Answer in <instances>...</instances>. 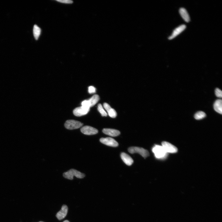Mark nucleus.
<instances>
[{"label":"nucleus","mask_w":222,"mask_h":222,"mask_svg":"<svg viewBox=\"0 0 222 222\" xmlns=\"http://www.w3.org/2000/svg\"><path fill=\"white\" fill-rule=\"evenodd\" d=\"M43 222V221H40V222Z\"/></svg>","instance_id":"25"},{"label":"nucleus","mask_w":222,"mask_h":222,"mask_svg":"<svg viewBox=\"0 0 222 222\" xmlns=\"http://www.w3.org/2000/svg\"><path fill=\"white\" fill-rule=\"evenodd\" d=\"M83 125V123L80 122L73 120H68L65 124L66 129L72 130L79 129Z\"/></svg>","instance_id":"3"},{"label":"nucleus","mask_w":222,"mask_h":222,"mask_svg":"<svg viewBox=\"0 0 222 222\" xmlns=\"http://www.w3.org/2000/svg\"><path fill=\"white\" fill-rule=\"evenodd\" d=\"M81 131L83 134L87 135H95L98 132V130L95 128L88 126L82 127L81 129Z\"/></svg>","instance_id":"6"},{"label":"nucleus","mask_w":222,"mask_h":222,"mask_svg":"<svg viewBox=\"0 0 222 222\" xmlns=\"http://www.w3.org/2000/svg\"><path fill=\"white\" fill-rule=\"evenodd\" d=\"M68 211V208L66 205H64L62 207L61 210L58 213L56 217L58 219L60 220L63 219L66 216Z\"/></svg>","instance_id":"10"},{"label":"nucleus","mask_w":222,"mask_h":222,"mask_svg":"<svg viewBox=\"0 0 222 222\" xmlns=\"http://www.w3.org/2000/svg\"><path fill=\"white\" fill-rule=\"evenodd\" d=\"M215 94L216 96L219 97H222V91L220 89L217 88L215 89Z\"/></svg>","instance_id":"21"},{"label":"nucleus","mask_w":222,"mask_h":222,"mask_svg":"<svg viewBox=\"0 0 222 222\" xmlns=\"http://www.w3.org/2000/svg\"><path fill=\"white\" fill-rule=\"evenodd\" d=\"M104 108L108 112L109 116L112 118H115L117 116V114L114 109L111 107L110 105L107 103H105L104 104Z\"/></svg>","instance_id":"11"},{"label":"nucleus","mask_w":222,"mask_h":222,"mask_svg":"<svg viewBox=\"0 0 222 222\" xmlns=\"http://www.w3.org/2000/svg\"><path fill=\"white\" fill-rule=\"evenodd\" d=\"M41 29L36 24L34 25L33 28V36L36 40H37L40 36Z\"/></svg>","instance_id":"16"},{"label":"nucleus","mask_w":222,"mask_h":222,"mask_svg":"<svg viewBox=\"0 0 222 222\" xmlns=\"http://www.w3.org/2000/svg\"><path fill=\"white\" fill-rule=\"evenodd\" d=\"M82 106L88 108H91V105L89 100H85L82 102Z\"/></svg>","instance_id":"20"},{"label":"nucleus","mask_w":222,"mask_h":222,"mask_svg":"<svg viewBox=\"0 0 222 222\" xmlns=\"http://www.w3.org/2000/svg\"><path fill=\"white\" fill-rule=\"evenodd\" d=\"M56 1L60 3L65 4H72L73 3V1L70 0H58Z\"/></svg>","instance_id":"23"},{"label":"nucleus","mask_w":222,"mask_h":222,"mask_svg":"<svg viewBox=\"0 0 222 222\" xmlns=\"http://www.w3.org/2000/svg\"><path fill=\"white\" fill-rule=\"evenodd\" d=\"M186 28V26L184 24L180 25L174 30L172 35L169 37V39L170 40L173 39L184 30Z\"/></svg>","instance_id":"9"},{"label":"nucleus","mask_w":222,"mask_h":222,"mask_svg":"<svg viewBox=\"0 0 222 222\" xmlns=\"http://www.w3.org/2000/svg\"><path fill=\"white\" fill-rule=\"evenodd\" d=\"M100 99V97L99 95H93L89 101L91 107L95 105L99 101Z\"/></svg>","instance_id":"17"},{"label":"nucleus","mask_w":222,"mask_h":222,"mask_svg":"<svg viewBox=\"0 0 222 222\" xmlns=\"http://www.w3.org/2000/svg\"><path fill=\"white\" fill-rule=\"evenodd\" d=\"M63 222H70L68 220H65L64 221H63Z\"/></svg>","instance_id":"24"},{"label":"nucleus","mask_w":222,"mask_h":222,"mask_svg":"<svg viewBox=\"0 0 222 222\" xmlns=\"http://www.w3.org/2000/svg\"><path fill=\"white\" fill-rule=\"evenodd\" d=\"M89 110L90 108L82 106L75 109L73 110V114L76 116H81L87 114L89 112Z\"/></svg>","instance_id":"7"},{"label":"nucleus","mask_w":222,"mask_h":222,"mask_svg":"<svg viewBox=\"0 0 222 222\" xmlns=\"http://www.w3.org/2000/svg\"><path fill=\"white\" fill-rule=\"evenodd\" d=\"M100 141L102 143L109 146L116 147L118 145L116 141L112 138H102L100 139Z\"/></svg>","instance_id":"8"},{"label":"nucleus","mask_w":222,"mask_h":222,"mask_svg":"<svg viewBox=\"0 0 222 222\" xmlns=\"http://www.w3.org/2000/svg\"><path fill=\"white\" fill-rule=\"evenodd\" d=\"M152 151L157 159H165L168 156V153L165 151L162 146L155 145L152 148Z\"/></svg>","instance_id":"2"},{"label":"nucleus","mask_w":222,"mask_h":222,"mask_svg":"<svg viewBox=\"0 0 222 222\" xmlns=\"http://www.w3.org/2000/svg\"><path fill=\"white\" fill-rule=\"evenodd\" d=\"M128 151L131 154L139 153L144 158H146L149 155L148 152L143 148L138 147H131L128 149Z\"/></svg>","instance_id":"4"},{"label":"nucleus","mask_w":222,"mask_h":222,"mask_svg":"<svg viewBox=\"0 0 222 222\" xmlns=\"http://www.w3.org/2000/svg\"><path fill=\"white\" fill-rule=\"evenodd\" d=\"M102 132L106 135L113 137L118 136L120 134V132L119 131L112 129H104L102 130Z\"/></svg>","instance_id":"13"},{"label":"nucleus","mask_w":222,"mask_h":222,"mask_svg":"<svg viewBox=\"0 0 222 222\" xmlns=\"http://www.w3.org/2000/svg\"><path fill=\"white\" fill-rule=\"evenodd\" d=\"M179 11L183 20L186 22H189L190 20V16L186 9L184 8H181Z\"/></svg>","instance_id":"14"},{"label":"nucleus","mask_w":222,"mask_h":222,"mask_svg":"<svg viewBox=\"0 0 222 222\" xmlns=\"http://www.w3.org/2000/svg\"><path fill=\"white\" fill-rule=\"evenodd\" d=\"M162 147L168 153H176L177 152L178 149L177 148L169 143L164 141L162 143Z\"/></svg>","instance_id":"5"},{"label":"nucleus","mask_w":222,"mask_h":222,"mask_svg":"<svg viewBox=\"0 0 222 222\" xmlns=\"http://www.w3.org/2000/svg\"><path fill=\"white\" fill-rule=\"evenodd\" d=\"M97 110L101 114L102 116H107L108 114H107L105 111L102 107V105L101 104H98L97 106Z\"/></svg>","instance_id":"19"},{"label":"nucleus","mask_w":222,"mask_h":222,"mask_svg":"<svg viewBox=\"0 0 222 222\" xmlns=\"http://www.w3.org/2000/svg\"><path fill=\"white\" fill-rule=\"evenodd\" d=\"M96 89L93 86H90L88 88V92L90 94L95 93L96 92Z\"/></svg>","instance_id":"22"},{"label":"nucleus","mask_w":222,"mask_h":222,"mask_svg":"<svg viewBox=\"0 0 222 222\" xmlns=\"http://www.w3.org/2000/svg\"><path fill=\"white\" fill-rule=\"evenodd\" d=\"M63 176L66 179L72 180L74 179V176L79 179H82L85 177V175L76 170L72 169L64 173L63 174Z\"/></svg>","instance_id":"1"},{"label":"nucleus","mask_w":222,"mask_h":222,"mask_svg":"<svg viewBox=\"0 0 222 222\" xmlns=\"http://www.w3.org/2000/svg\"><path fill=\"white\" fill-rule=\"evenodd\" d=\"M206 116L205 113L202 111H199L196 113L194 115V118L197 120H199L203 119Z\"/></svg>","instance_id":"18"},{"label":"nucleus","mask_w":222,"mask_h":222,"mask_svg":"<svg viewBox=\"0 0 222 222\" xmlns=\"http://www.w3.org/2000/svg\"><path fill=\"white\" fill-rule=\"evenodd\" d=\"M121 157L123 161L127 165L131 166L133 163V160L131 157L125 153H122L121 154Z\"/></svg>","instance_id":"12"},{"label":"nucleus","mask_w":222,"mask_h":222,"mask_svg":"<svg viewBox=\"0 0 222 222\" xmlns=\"http://www.w3.org/2000/svg\"><path fill=\"white\" fill-rule=\"evenodd\" d=\"M213 108L216 112L221 114H222V101L218 99L215 101L213 105Z\"/></svg>","instance_id":"15"}]
</instances>
